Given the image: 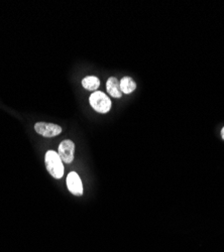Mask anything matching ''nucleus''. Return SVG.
<instances>
[{
  "mask_svg": "<svg viewBox=\"0 0 224 252\" xmlns=\"http://www.w3.org/2000/svg\"><path fill=\"white\" fill-rule=\"evenodd\" d=\"M59 156L61 159L65 163H72L74 160V154H75V143L70 140L66 139L63 140L59 145Z\"/></svg>",
  "mask_w": 224,
  "mask_h": 252,
  "instance_id": "obj_4",
  "label": "nucleus"
},
{
  "mask_svg": "<svg viewBox=\"0 0 224 252\" xmlns=\"http://www.w3.org/2000/svg\"><path fill=\"white\" fill-rule=\"evenodd\" d=\"M221 137L224 139V126H223V128L221 130Z\"/></svg>",
  "mask_w": 224,
  "mask_h": 252,
  "instance_id": "obj_9",
  "label": "nucleus"
},
{
  "mask_svg": "<svg viewBox=\"0 0 224 252\" xmlns=\"http://www.w3.org/2000/svg\"><path fill=\"white\" fill-rule=\"evenodd\" d=\"M120 88L122 94H131L136 89V83L130 77H124L120 80Z\"/></svg>",
  "mask_w": 224,
  "mask_h": 252,
  "instance_id": "obj_7",
  "label": "nucleus"
},
{
  "mask_svg": "<svg viewBox=\"0 0 224 252\" xmlns=\"http://www.w3.org/2000/svg\"><path fill=\"white\" fill-rule=\"evenodd\" d=\"M106 90L113 98H121L122 91L120 88V81L115 77H110L106 82Z\"/></svg>",
  "mask_w": 224,
  "mask_h": 252,
  "instance_id": "obj_6",
  "label": "nucleus"
},
{
  "mask_svg": "<svg viewBox=\"0 0 224 252\" xmlns=\"http://www.w3.org/2000/svg\"><path fill=\"white\" fill-rule=\"evenodd\" d=\"M89 103L91 107L98 113L105 114L110 111L112 102L110 98L103 92L95 91L89 97Z\"/></svg>",
  "mask_w": 224,
  "mask_h": 252,
  "instance_id": "obj_2",
  "label": "nucleus"
},
{
  "mask_svg": "<svg viewBox=\"0 0 224 252\" xmlns=\"http://www.w3.org/2000/svg\"><path fill=\"white\" fill-rule=\"evenodd\" d=\"M34 130L39 135H43L44 137H55L59 134L62 133V127L60 125L55 123H48V122H37L34 124Z\"/></svg>",
  "mask_w": 224,
  "mask_h": 252,
  "instance_id": "obj_3",
  "label": "nucleus"
},
{
  "mask_svg": "<svg viewBox=\"0 0 224 252\" xmlns=\"http://www.w3.org/2000/svg\"><path fill=\"white\" fill-rule=\"evenodd\" d=\"M82 86L88 91H96L100 86V80L96 76H87L82 80Z\"/></svg>",
  "mask_w": 224,
  "mask_h": 252,
  "instance_id": "obj_8",
  "label": "nucleus"
},
{
  "mask_svg": "<svg viewBox=\"0 0 224 252\" xmlns=\"http://www.w3.org/2000/svg\"><path fill=\"white\" fill-rule=\"evenodd\" d=\"M67 187L70 193L75 196L83 195V184L76 172H71L67 177Z\"/></svg>",
  "mask_w": 224,
  "mask_h": 252,
  "instance_id": "obj_5",
  "label": "nucleus"
},
{
  "mask_svg": "<svg viewBox=\"0 0 224 252\" xmlns=\"http://www.w3.org/2000/svg\"><path fill=\"white\" fill-rule=\"evenodd\" d=\"M45 162L48 172L51 174L53 178L57 180L62 179V177L64 176L65 167L64 162L61 159L58 153L54 151H48L45 157Z\"/></svg>",
  "mask_w": 224,
  "mask_h": 252,
  "instance_id": "obj_1",
  "label": "nucleus"
}]
</instances>
